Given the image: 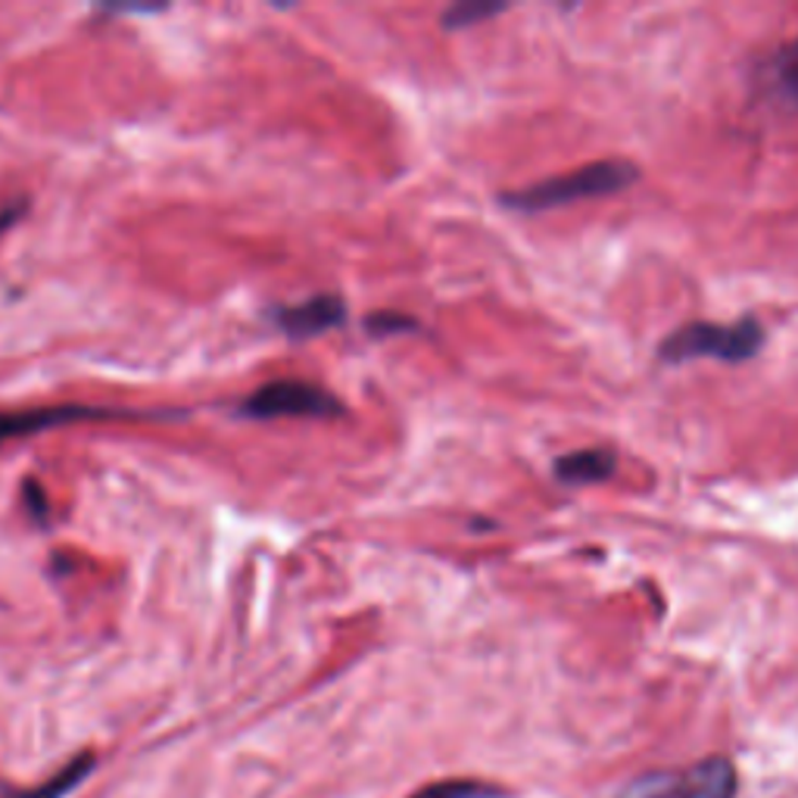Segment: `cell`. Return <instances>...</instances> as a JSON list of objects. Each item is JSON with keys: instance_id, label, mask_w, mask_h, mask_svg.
Returning a JSON list of instances; mask_svg holds the SVG:
<instances>
[{"instance_id": "cell-1", "label": "cell", "mask_w": 798, "mask_h": 798, "mask_svg": "<svg viewBox=\"0 0 798 798\" xmlns=\"http://www.w3.org/2000/svg\"><path fill=\"white\" fill-rule=\"evenodd\" d=\"M636 166L628 160H603V163H590L578 172L558 175L549 181L531 185L524 191H511L503 197V203L511 210H524V213H540V210H556L565 203H574L583 197H605L621 191L636 181Z\"/></svg>"}, {"instance_id": "cell-2", "label": "cell", "mask_w": 798, "mask_h": 798, "mask_svg": "<svg viewBox=\"0 0 798 798\" xmlns=\"http://www.w3.org/2000/svg\"><path fill=\"white\" fill-rule=\"evenodd\" d=\"M761 343H764V331L755 318H743L736 325L693 321L661 340L658 356L664 363H689V359L746 363L751 356H758Z\"/></svg>"}, {"instance_id": "cell-3", "label": "cell", "mask_w": 798, "mask_h": 798, "mask_svg": "<svg viewBox=\"0 0 798 798\" xmlns=\"http://www.w3.org/2000/svg\"><path fill=\"white\" fill-rule=\"evenodd\" d=\"M736 768L726 758H708L683 771H655L636 776L621 798H733Z\"/></svg>"}, {"instance_id": "cell-4", "label": "cell", "mask_w": 798, "mask_h": 798, "mask_svg": "<svg viewBox=\"0 0 798 798\" xmlns=\"http://www.w3.org/2000/svg\"><path fill=\"white\" fill-rule=\"evenodd\" d=\"M250 418H331L338 415V396L306 381H271L250 393L241 406Z\"/></svg>"}, {"instance_id": "cell-5", "label": "cell", "mask_w": 798, "mask_h": 798, "mask_svg": "<svg viewBox=\"0 0 798 798\" xmlns=\"http://www.w3.org/2000/svg\"><path fill=\"white\" fill-rule=\"evenodd\" d=\"M346 318V306L343 300L334 293H321L313 296L300 306H288V309H278L275 313V325L291 334V338H318L331 328H338L340 321Z\"/></svg>"}, {"instance_id": "cell-6", "label": "cell", "mask_w": 798, "mask_h": 798, "mask_svg": "<svg viewBox=\"0 0 798 798\" xmlns=\"http://www.w3.org/2000/svg\"><path fill=\"white\" fill-rule=\"evenodd\" d=\"M110 411L103 409H85V406H56V409H23V411H3L0 415V443L10 436H25L35 431H48L56 425H69V421H85V418H106Z\"/></svg>"}, {"instance_id": "cell-7", "label": "cell", "mask_w": 798, "mask_h": 798, "mask_svg": "<svg viewBox=\"0 0 798 798\" xmlns=\"http://www.w3.org/2000/svg\"><path fill=\"white\" fill-rule=\"evenodd\" d=\"M615 468H618V456L611 449H581L556 461V478L571 486L599 484L615 474Z\"/></svg>"}, {"instance_id": "cell-8", "label": "cell", "mask_w": 798, "mask_h": 798, "mask_svg": "<svg viewBox=\"0 0 798 798\" xmlns=\"http://www.w3.org/2000/svg\"><path fill=\"white\" fill-rule=\"evenodd\" d=\"M94 764H98V758H94V751H81L78 758H73L60 774H53L48 783H41V786H35V789H28V793H13V796L7 798H63L73 793L75 786L85 780V776L94 771Z\"/></svg>"}, {"instance_id": "cell-9", "label": "cell", "mask_w": 798, "mask_h": 798, "mask_svg": "<svg viewBox=\"0 0 798 798\" xmlns=\"http://www.w3.org/2000/svg\"><path fill=\"white\" fill-rule=\"evenodd\" d=\"M411 798H503V793L478 780H443L418 789Z\"/></svg>"}, {"instance_id": "cell-10", "label": "cell", "mask_w": 798, "mask_h": 798, "mask_svg": "<svg viewBox=\"0 0 798 798\" xmlns=\"http://www.w3.org/2000/svg\"><path fill=\"white\" fill-rule=\"evenodd\" d=\"M774 81L776 91L789 100L793 106H798V41L796 45H789V48L776 56Z\"/></svg>"}, {"instance_id": "cell-11", "label": "cell", "mask_w": 798, "mask_h": 798, "mask_svg": "<svg viewBox=\"0 0 798 798\" xmlns=\"http://www.w3.org/2000/svg\"><path fill=\"white\" fill-rule=\"evenodd\" d=\"M506 7H490V3H459V7H453L446 16H443V25L446 28H468V25L474 23H484L490 16H499Z\"/></svg>"}, {"instance_id": "cell-12", "label": "cell", "mask_w": 798, "mask_h": 798, "mask_svg": "<svg viewBox=\"0 0 798 798\" xmlns=\"http://www.w3.org/2000/svg\"><path fill=\"white\" fill-rule=\"evenodd\" d=\"M365 325H368V331L378 334V338L396 334V331H411V328H415V321H411L409 315H393V313H375Z\"/></svg>"}, {"instance_id": "cell-13", "label": "cell", "mask_w": 798, "mask_h": 798, "mask_svg": "<svg viewBox=\"0 0 798 798\" xmlns=\"http://www.w3.org/2000/svg\"><path fill=\"white\" fill-rule=\"evenodd\" d=\"M25 210H28V203H25V200H16V203L3 206V210H0V235H3L10 225H16V221L23 218Z\"/></svg>"}]
</instances>
